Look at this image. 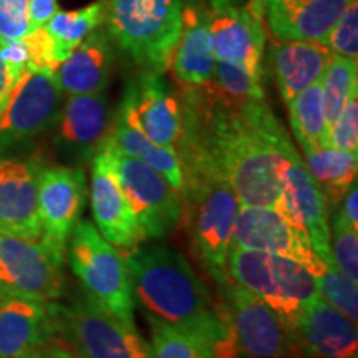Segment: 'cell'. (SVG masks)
I'll return each instance as SVG.
<instances>
[{
	"label": "cell",
	"mask_w": 358,
	"mask_h": 358,
	"mask_svg": "<svg viewBox=\"0 0 358 358\" xmlns=\"http://www.w3.org/2000/svg\"><path fill=\"white\" fill-rule=\"evenodd\" d=\"M169 66L181 87H201L213 78L216 58L206 0H187L182 7L181 30Z\"/></svg>",
	"instance_id": "44dd1931"
},
{
	"label": "cell",
	"mask_w": 358,
	"mask_h": 358,
	"mask_svg": "<svg viewBox=\"0 0 358 358\" xmlns=\"http://www.w3.org/2000/svg\"><path fill=\"white\" fill-rule=\"evenodd\" d=\"M327 146L358 153V92H353L329 131Z\"/></svg>",
	"instance_id": "8d00e7d4"
},
{
	"label": "cell",
	"mask_w": 358,
	"mask_h": 358,
	"mask_svg": "<svg viewBox=\"0 0 358 358\" xmlns=\"http://www.w3.org/2000/svg\"><path fill=\"white\" fill-rule=\"evenodd\" d=\"M6 297H7V294L3 292V289H2V287H0V302H2L3 299H6Z\"/></svg>",
	"instance_id": "ee69618b"
},
{
	"label": "cell",
	"mask_w": 358,
	"mask_h": 358,
	"mask_svg": "<svg viewBox=\"0 0 358 358\" xmlns=\"http://www.w3.org/2000/svg\"><path fill=\"white\" fill-rule=\"evenodd\" d=\"M290 128L302 151L319 150L327 146L329 129L325 123L320 80L308 85L287 103Z\"/></svg>",
	"instance_id": "83f0119b"
},
{
	"label": "cell",
	"mask_w": 358,
	"mask_h": 358,
	"mask_svg": "<svg viewBox=\"0 0 358 358\" xmlns=\"http://www.w3.org/2000/svg\"><path fill=\"white\" fill-rule=\"evenodd\" d=\"M151 325V358H214L204 335L164 324Z\"/></svg>",
	"instance_id": "4dcf8cb0"
},
{
	"label": "cell",
	"mask_w": 358,
	"mask_h": 358,
	"mask_svg": "<svg viewBox=\"0 0 358 358\" xmlns=\"http://www.w3.org/2000/svg\"><path fill=\"white\" fill-rule=\"evenodd\" d=\"M29 32V0H0V40L24 38Z\"/></svg>",
	"instance_id": "74e56055"
},
{
	"label": "cell",
	"mask_w": 358,
	"mask_h": 358,
	"mask_svg": "<svg viewBox=\"0 0 358 358\" xmlns=\"http://www.w3.org/2000/svg\"><path fill=\"white\" fill-rule=\"evenodd\" d=\"M0 358H2V357H0Z\"/></svg>",
	"instance_id": "bcb514c9"
},
{
	"label": "cell",
	"mask_w": 358,
	"mask_h": 358,
	"mask_svg": "<svg viewBox=\"0 0 358 358\" xmlns=\"http://www.w3.org/2000/svg\"><path fill=\"white\" fill-rule=\"evenodd\" d=\"M330 249L335 266L353 284H358V227L343 219L337 209L329 213Z\"/></svg>",
	"instance_id": "1f68e13d"
},
{
	"label": "cell",
	"mask_w": 358,
	"mask_h": 358,
	"mask_svg": "<svg viewBox=\"0 0 358 358\" xmlns=\"http://www.w3.org/2000/svg\"><path fill=\"white\" fill-rule=\"evenodd\" d=\"M13 85H15V82H13L10 75L7 73L6 65H3L2 58H0V116H2L3 108H6L8 95H10Z\"/></svg>",
	"instance_id": "7bdbcfd3"
},
{
	"label": "cell",
	"mask_w": 358,
	"mask_h": 358,
	"mask_svg": "<svg viewBox=\"0 0 358 358\" xmlns=\"http://www.w3.org/2000/svg\"><path fill=\"white\" fill-rule=\"evenodd\" d=\"M357 203H358V187L355 181L350 186V189L347 191V194L343 196V199L340 201V204L335 208L340 214H342L343 219H345L347 222H350L353 227H358Z\"/></svg>",
	"instance_id": "60d3db41"
},
{
	"label": "cell",
	"mask_w": 358,
	"mask_h": 358,
	"mask_svg": "<svg viewBox=\"0 0 358 358\" xmlns=\"http://www.w3.org/2000/svg\"><path fill=\"white\" fill-rule=\"evenodd\" d=\"M106 7L108 3L105 0H98L92 6L78 8V10L57 12L47 22L45 29L52 35L60 64L93 30L98 29V25L106 17Z\"/></svg>",
	"instance_id": "f1b7e54d"
},
{
	"label": "cell",
	"mask_w": 358,
	"mask_h": 358,
	"mask_svg": "<svg viewBox=\"0 0 358 358\" xmlns=\"http://www.w3.org/2000/svg\"><path fill=\"white\" fill-rule=\"evenodd\" d=\"M134 302L150 324H164L208 337L221 335L217 307L182 254L168 245L138 248L127 256Z\"/></svg>",
	"instance_id": "7a4b0ae2"
},
{
	"label": "cell",
	"mask_w": 358,
	"mask_h": 358,
	"mask_svg": "<svg viewBox=\"0 0 358 358\" xmlns=\"http://www.w3.org/2000/svg\"><path fill=\"white\" fill-rule=\"evenodd\" d=\"M58 12L57 0H29L30 30L45 27L47 22Z\"/></svg>",
	"instance_id": "ab89813d"
},
{
	"label": "cell",
	"mask_w": 358,
	"mask_h": 358,
	"mask_svg": "<svg viewBox=\"0 0 358 358\" xmlns=\"http://www.w3.org/2000/svg\"><path fill=\"white\" fill-rule=\"evenodd\" d=\"M43 161L35 156H0V234L40 241L38 176Z\"/></svg>",
	"instance_id": "e0dca14e"
},
{
	"label": "cell",
	"mask_w": 358,
	"mask_h": 358,
	"mask_svg": "<svg viewBox=\"0 0 358 358\" xmlns=\"http://www.w3.org/2000/svg\"><path fill=\"white\" fill-rule=\"evenodd\" d=\"M330 55V48L322 42L272 40L268 60L282 100L289 103L303 88L320 80Z\"/></svg>",
	"instance_id": "484cf974"
},
{
	"label": "cell",
	"mask_w": 358,
	"mask_h": 358,
	"mask_svg": "<svg viewBox=\"0 0 358 358\" xmlns=\"http://www.w3.org/2000/svg\"><path fill=\"white\" fill-rule=\"evenodd\" d=\"M113 43L108 30L95 29L62 62L55 78L65 95L105 92L113 70Z\"/></svg>",
	"instance_id": "d4e9b609"
},
{
	"label": "cell",
	"mask_w": 358,
	"mask_h": 358,
	"mask_svg": "<svg viewBox=\"0 0 358 358\" xmlns=\"http://www.w3.org/2000/svg\"><path fill=\"white\" fill-rule=\"evenodd\" d=\"M330 52L335 55L350 58H358V2L352 0L335 22L332 30L327 35L325 42Z\"/></svg>",
	"instance_id": "e575fe53"
},
{
	"label": "cell",
	"mask_w": 358,
	"mask_h": 358,
	"mask_svg": "<svg viewBox=\"0 0 358 358\" xmlns=\"http://www.w3.org/2000/svg\"><path fill=\"white\" fill-rule=\"evenodd\" d=\"M352 0H257L248 3L279 40L325 42L327 35Z\"/></svg>",
	"instance_id": "d6986e66"
},
{
	"label": "cell",
	"mask_w": 358,
	"mask_h": 358,
	"mask_svg": "<svg viewBox=\"0 0 358 358\" xmlns=\"http://www.w3.org/2000/svg\"><path fill=\"white\" fill-rule=\"evenodd\" d=\"M87 174L83 166H48L38 176V219L42 243L65 259L71 231L87 204Z\"/></svg>",
	"instance_id": "4fadbf2b"
},
{
	"label": "cell",
	"mask_w": 358,
	"mask_h": 358,
	"mask_svg": "<svg viewBox=\"0 0 358 358\" xmlns=\"http://www.w3.org/2000/svg\"><path fill=\"white\" fill-rule=\"evenodd\" d=\"M213 82L222 92L236 98H266L264 75H256L231 62H216Z\"/></svg>",
	"instance_id": "836d02e7"
},
{
	"label": "cell",
	"mask_w": 358,
	"mask_h": 358,
	"mask_svg": "<svg viewBox=\"0 0 358 358\" xmlns=\"http://www.w3.org/2000/svg\"><path fill=\"white\" fill-rule=\"evenodd\" d=\"M113 120L115 113L105 92L70 95L52 128L53 146L73 166L92 163L108 140Z\"/></svg>",
	"instance_id": "5bb4252c"
},
{
	"label": "cell",
	"mask_w": 358,
	"mask_h": 358,
	"mask_svg": "<svg viewBox=\"0 0 358 358\" xmlns=\"http://www.w3.org/2000/svg\"><path fill=\"white\" fill-rule=\"evenodd\" d=\"M55 337L50 302L6 297L0 302V357L25 358Z\"/></svg>",
	"instance_id": "7402d4cb"
},
{
	"label": "cell",
	"mask_w": 358,
	"mask_h": 358,
	"mask_svg": "<svg viewBox=\"0 0 358 358\" xmlns=\"http://www.w3.org/2000/svg\"><path fill=\"white\" fill-rule=\"evenodd\" d=\"M216 62L237 64L264 75L266 29L264 19L241 0H206Z\"/></svg>",
	"instance_id": "9a60e30c"
},
{
	"label": "cell",
	"mask_w": 358,
	"mask_h": 358,
	"mask_svg": "<svg viewBox=\"0 0 358 358\" xmlns=\"http://www.w3.org/2000/svg\"><path fill=\"white\" fill-rule=\"evenodd\" d=\"M320 85L325 123L330 131L348 98L353 92H358L357 62L332 53L320 77Z\"/></svg>",
	"instance_id": "f546056e"
},
{
	"label": "cell",
	"mask_w": 358,
	"mask_h": 358,
	"mask_svg": "<svg viewBox=\"0 0 358 358\" xmlns=\"http://www.w3.org/2000/svg\"><path fill=\"white\" fill-rule=\"evenodd\" d=\"M306 155V168L319 187L320 194L329 208V213L334 211L357 181L358 156L350 151L335 150L324 146L319 150L303 151Z\"/></svg>",
	"instance_id": "4316f807"
},
{
	"label": "cell",
	"mask_w": 358,
	"mask_h": 358,
	"mask_svg": "<svg viewBox=\"0 0 358 358\" xmlns=\"http://www.w3.org/2000/svg\"><path fill=\"white\" fill-rule=\"evenodd\" d=\"M88 191L93 221L103 239L108 241L123 256L140 248L146 234L120 187L108 151H98L93 156Z\"/></svg>",
	"instance_id": "2e32d148"
},
{
	"label": "cell",
	"mask_w": 358,
	"mask_h": 358,
	"mask_svg": "<svg viewBox=\"0 0 358 358\" xmlns=\"http://www.w3.org/2000/svg\"><path fill=\"white\" fill-rule=\"evenodd\" d=\"M217 287L221 335L214 358H301L292 327L271 307L231 279Z\"/></svg>",
	"instance_id": "277c9868"
},
{
	"label": "cell",
	"mask_w": 358,
	"mask_h": 358,
	"mask_svg": "<svg viewBox=\"0 0 358 358\" xmlns=\"http://www.w3.org/2000/svg\"><path fill=\"white\" fill-rule=\"evenodd\" d=\"M105 145L113 146L120 153L141 159L148 166L158 171L174 189L181 192L182 171L176 148L159 146L146 136V133L138 123L136 113H134L133 95L129 87L124 92L118 111L115 113L113 128H111Z\"/></svg>",
	"instance_id": "603a6c76"
},
{
	"label": "cell",
	"mask_w": 358,
	"mask_h": 358,
	"mask_svg": "<svg viewBox=\"0 0 358 358\" xmlns=\"http://www.w3.org/2000/svg\"><path fill=\"white\" fill-rule=\"evenodd\" d=\"M181 219L192 256L216 285L229 280L227 257L239 209L231 182L206 168H181Z\"/></svg>",
	"instance_id": "3957f363"
},
{
	"label": "cell",
	"mask_w": 358,
	"mask_h": 358,
	"mask_svg": "<svg viewBox=\"0 0 358 358\" xmlns=\"http://www.w3.org/2000/svg\"><path fill=\"white\" fill-rule=\"evenodd\" d=\"M227 275L249 290L292 327L319 301L317 277L292 259L241 248H231Z\"/></svg>",
	"instance_id": "52a82bcc"
},
{
	"label": "cell",
	"mask_w": 358,
	"mask_h": 358,
	"mask_svg": "<svg viewBox=\"0 0 358 358\" xmlns=\"http://www.w3.org/2000/svg\"><path fill=\"white\" fill-rule=\"evenodd\" d=\"M64 96L55 75L25 70L13 85L0 116V156L15 155L50 131Z\"/></svg>",
	"instance_id": "9c48e42d"
},
{
	"label": "cell",
	"mask_w": 358,
	"mask_h": 358,
	"mask_svg": "<svg viewBox=\"0 0 358 358\" xmlns=\"http://www.w3.org/2000/svg\"><path fill=\"white\" fill-rule=\"evenodd\" d=\"M231 248L261 250L287 257L306 266L313 275L325 272V262L317 256L301 227L289 221L275 208L239 206L232 227Z\"/></svg>",
	"instance_id": "7c38bea8"
},
{
	"label": "cell",
	"mask_w": 358,
	"mask_h": 358,
	"mask_svg": "<svg viewBox=\"0 0 358 358\" xmlns=\"http://www.w3.org/2000/svg\"><path fill=\"white\" fill-rule=\"evenodd\" d=\"M317 285H319L320 297L329 302L334 308L347 315L348 319L357 324L358 320V292L357 284L348 280L345 275L340 272V268L332 264L327 266L325 272L317 277Z\"/></svg>",
	"instance_id": "d6a6232c"
},
{
	"label": "cell",
	"mask_w": 358,
	"mask_h": 358,
	"mask_svg": "<svg viewBox=\"0 0 358 358\" xmlns=\"http://www.w3.org/2000/svg\"><path fill=\"white\" fill-rule=\"evenodd\" d=\"M274 208L306 232L313 250L325 266L335 264L330 249L329 208L299 153L290 159L285 169Z\"/></svg>",
	"instance_id": "ac0fdd59"
},
{
	"label": "cell",
	"mask_w": 358,
	"mask_h": 358,
	"mask_svg": "<svg viewBox=\"0 0 358 358\" xmlns=\"http://www.w3.org/2000/svg\"><path fill=\"white\" fill-rule=\"evenodd\" d=\"M25 358H77V355L69 347L64 345L60 340L53 338L37 350L30 352Z\"/></svg>",
	"instance_id": "b9f144b4"
},
{
	"label": "cell",
	"mask_w": 358,
	"mask_h": 358,
	"mask_svg": "<svg viewBox=\"0 0 358 358\" xmlns=\"http://www.w3.org/2000/svg\"><path fill=\"white\" fill-rule=\"evenodd\" d=\"M249 2H250V3H256V2H257V0H249Z\"/></svg>",
	"instance_id": "f6af8a7d"
},
{
	"label": "cell",
	"mask_w": 358,
	"mask_h": 358,
	"mask_svg": "<svg viewBox=\"0 0 358 358\" xmlns=\"http://www.w3.org/2000/svg\"><path fill=\"white\" fill-rule=\"evenodd\" d=\"M64 261L42 241L0 234V287L7 297L58 301L65 292Z\"/></svg>",
	"instance_id": "8fae6325"
},
{
	"label": "cell",
	"mask_w": 358,
	"mask_h": 358,
	"mask_svg": "<svg viewBox=\"0 0 358 358\" xmlns=\"http://www.w3.org/2000/svg\"><path fill=\"white\" fill-rule=\"evenodd\" d=\"M70 268L85 292L106 310L134 324V290L127 259L88 221H78L66 244Z\"/></svg>",
	"instance_id": "ba28073f"
},
{
	"label": "cell",
	"mask_w": 358,
	"mask_h": 358,
	"mask_svg": "<svg viewBox=\"0 0 358 358\" xmlns=\"http://www.w3.org/2000/svg\"><path fill=\"white\" fill-rule=\"evenodd\" d=\"M100 151H108L120 187L146 237L163 239L171 234L181 219V192L141 159L110 145H103Z\"/></svg>",
	"instance_id": "30bf717a"
},
{
	"label": "cell",
	"mask_w": 358,
	"mask_h": 358,
	"mask_svg": "<svg viewBox=\"0 0 358 358\" xmlns=\"http://www.w3.org/2000/svg\"><path fill=\"white\" fill-rule=\"evenodd\" d=\"M301 358H358L357 324L319 299L292 325Z\"/></svg>",
	"instance_id": "ffe728a7"
},
{
	"label": "cell",
	"mask_w": 358,
	"mask_h": 358,
	"mask_svg": "<svg viewBox=\"0 0 358 358\" xmlns=\"http://www.w3.org/2000/svg\"><path fill=\"white\" fill-rule=\"evenodd\" d=\"M22 40H24L27 55H29L27 70L55 75L57 69L60 66V60L57 57L55 43H53L48 30L45 27L32 29Z\"/></svg>",
	"instance_id": "d590c367"
},
{
	"label": "cell",
	"mask_w": 358,
	"mask_h": 358,
	"mask_svg": "<svg viewBox=\"0 0 358 358\" xmlns=\"http://www.w3.org/2000/svg\"><path fill=\"white\" fill-rule=\"evenodd\" d=\"M176 145L181 168H206L231 182L239 206L274 208L297 155L266 98H236L213 80L182 87Z\"/></svg>",
	"instance_id": "6da1fadb"
},
{
	"label": "cell",
	"mask_w": 358,
	"mask_h": 358,
	"mask_svg": "<svg viewBox=\"0 0 358 358\" xmlns=\"http://www.w3.org/2000/svg\"><path fill=\"white\" fill-rule=\"evenodd\" d=\"M55 337L77 358H151V345L136 325L124 322L80 292L69 302H50Z\"/></svg>",
	"instance_id": "5b68a950"
},
{
	"label": "cell",
	"mask_w": 358,
	"mask_h": 358,
	"mask_svg": "<svg viewBox=\"0 0 358 358\" xmlns=\"http://www.w3.org/2000/svg\"><path fill=\"white\" fill-rule=\"evenodd\" d=\"M0 58L6 65L7 73L17 83L20 75L27 70V62H29L24 40H0Z\"/></svg>",
	"instance_id": "f35d334b"
},
{
	"label": "cell",
	"mask_w": 358,
	"mask_h": 358,
	"mask_svg": "<svg viewBox=\"0 0 358 358\" xmlns=\"http://www.w3.org/2000/svg\"><path fill=\"white\" fill-rule=\"evenodd\" d=\"M163 75L141 71L136 83H129L138 123L151 141L174 148L181 134V101L169 92Z\"/></svg>",
	"instance_id": "cb8c5ba5"
},
{
	"label": "cell",
	"mask_w": 358,
	"mask_h": 358,
	"mask_svg": "<svg viewBox=\"0 0 358 358\" xmlns=\"http://www.w3.org/2000/svg\"><path fill=\"white\" fill-rule=\"evenodd\" d=\"M181 0H110L108 34L141 71L163 75L181 30Z\"/></svg>",
	"instance_id": "8992f818"
}]
</instances>
